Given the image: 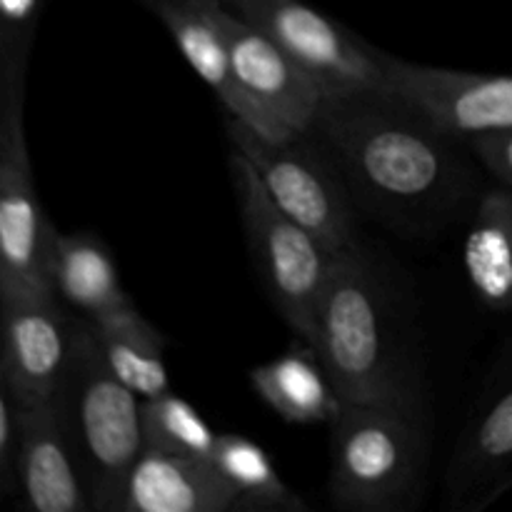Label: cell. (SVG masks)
Segmentation results:
<instances>
[{
  "instance_id": "9c48e42d",
  "label": "cell",
  "mask_w": 512,
  "mask_h": 512,
  "mask_svg": "<svg viewBox=\"0 0 512 512\" xmlns=\"http://www.w3.org/2000/svg\"><path fill=\"white\" fill-rule=\"evenodd\" d=\"M385 93L455 140L512 130V75L433 68L385 55Z\"/></svg>"
},
{
  "instance_id": "44dd1931",
  "label": "cell",
  "mask_w": 512,
  "mask_h": 512,
  "mask_svg": "<svg viewBox=\"0 0 512 512\" xmlns=\"http://www.w3.org/2000/svg\"><path fill=\"white\" fill-rule=\"evenodd\" d=\"M143 420L145 445L213 460L220 435L213 433L203 415L173 390L143 400Z\"/></svg>"
},
{
  "instance_id": "cb8c5ba5",
  "label": "cell",
  "mask_w": 512,
  "mask_h": 512,
  "mask_svg": "<svg viewBox=\"0 0 512 512\" xmlns=\"http://www.w3.org/2000/svg\"><path fill=\"white\" fill-rule=\"evenodd\" d=\"M140 3H143V5H148V8H153V5L158 3V0H140Z\"/></svg>"
},
{
  "instance_id": "7c38bea8",
  "label": "cell",
  "mask_w": 512,
  "mask_h": 512,
  "mask_svg": "<svg viewBox=\"0 0 512 512\" xmlns=\"http://www.w3.org/2000/svg\"><path fill=\"white\" fill-rule=\"evenodd\" d=\"M3 363L0 380L20 400H58L73 358L75 318L53 293H0Z\"/></svg>"
},
{
  "instance_id": "52a82bcc",
  "label": "cell",
  "mask_w": 512,
  "mask_h": 512,
  "mask_svg": "<svg viewBox=\"0 0 512 512\" xmlns=\"http://www.w3.org/2000/svg\"><path fill=\"white\" fill-rule=\"evenodd\" d=\"M240 18L273 38L325 98L385 93V53L368 48L343 25L303 0H223Z\"/></svg>"
},
{
  "instance_id": "7402d4cb",
  "label": "cell",
  "mask_w": 512,
  "mask_h": 512,
  "mask_svg": "<svg viewBox=\"0 0 512 512\" xmlns=\"http://www.w3.org/2000/svg\"><path fill=\"white\" fill-rule=\"evenodd\" d=\"M18 455H20V420L18 403L8 385L0 383V493H18Z\"/></svg>"
},
{
  "instance_id": "ba28073f",
  "label": "cell",
  "mask_w": 512,
  "mask_h": 512,
  "mask_svg": "<svg viewBox=\"0 0 512 512\" xmlns=\"http://www.w3.org/2000/svg\"><path fill=\"white\" fill-rule=\"evenodd\" d=\"M225 130L233 150L250 160L273 203L333 253L355 245L353 213L338 178L318 155L293 140H268L228 115Z\"/></svg>"
},
{
  "instance_id": "8992f818",
  "label": "cell",
  "mask_w": 512,
  "mask_h": 512,
  "mask_svg": "<svg viewBox=\"0 0 512 512\" xmlns=\"http://www.w3.org/2000/svg\"><path fill=\"white\" fill-rule=\"evenodd\" d=\"M25 68L28 63L0 65V293H53L48 248L55 228L45 218L30 168Z\"/></svg>"
},
{
  "instance_id": "3957f363",
  "label": "cell",
  "mask_w": 512,
  "mask_h": 512,
  "mask_svg": "<svg viewBox=\"0 0 512 512\" xmlns=\"http://www.w3.org/2000/svg\"><path fill=\"white\" fill-rule=\"evenodd\" d=\"M65 420L88 485L90 505L123 512L133 465L145 450L143 398L105 363L90 318L75 320L73 358L60 390Z\"/></svg>"
},
{
  "instance_id": "ffe728a7",
  "label": "cell",
  "mask_w": 512,
  "mask_h": 512,
  "mask_svg": "<svg viewBox=\"0 0 512 512\" xmlns=\"http://www.w3.org/2000/svg\"><path fill=\"white\" fill-rule=\"evenodd\" d=\"M220 473L235 488V512H305L308 503L285 485L268 453L250 438L223 433L213 455Z\"/></svg>"
},
{
  "instance_id": "e0dca14e",
  "label": "cell",
  "mask_w": 512,
  "mask_h": 512,
  "mask_svg": "<svg viewBox=\"0 0 512 512\" xmlns=\"http://www.w3.org/2000/svg\"><path fill=\"white\" fill-rule=\"evenodd\" d=\"M250 383L260 400L288 423H333L343 398L335 390L313 345L300 340L278 358L250 370Z\"/></svg>"
},
{
  "instance_id": "6da1fadb",
  "label": "cell",
  "mask_w": 512,
  "mask_h": 512,
  "mask_svg": "<svg viewBox=\"0 0 512 512\" xmlns=\"http://www.w3.org/2000/svg\"><path fill=\"white\" fill-rule=\"evenodd\" d=\"M315 128L363 198L393 215H435L463 193L448 133L388 93L325 98Z\"/></svg>"
},
{
  "instance_id": "2e32d148",
  "label": "cell",
  "mask_w": 512,
  "mask_h": 512,
  "mask_svg": "<svg viewBox=\"0 0 512 512\" xmlns=\"http://www.w3.org/2000/svg\"><path fill=\"white\" fill-rule=\"evenodd\" d=\"M48 283L55 298L83 318H98L130 305L110 248L85 230L68 235L55 230L48 248Z\"/></svg>"
},
{
  "instance_id": "7a4b0ae2",
  "label": "cell",
  "mask_w": 512,
  "mask_h": 512,
  "mask_svg": "<svg viewBox=\"0 0 512 512\" xmlns=\"http://www.w3.org/2000/svg\"><path fill=\"white\" fill-rule=\"evenodd\" d=\"M343 403L403 408L423 415L415 355L383 270L360 248L335 253L310 343Z\"/></svg>"
},
{
  "instance_id": "9a60e30c",
  "label": "cell",
  "mask_w": 512,
  "mask_h": 512,
  "mask_svg": "<svg viewBox=\"0 0 512 512\" xmlns=\"http://www.w3.org/2000/svg\"><path fill=\"white\" fill-rule=\"evenodd\" d=\"M235 503L215 460L145 445L130 470L123 512H235Z\"/></svg>"
},
{
  "instance_id": "8fae6325",
  "label": "cell",
  "mask_w": 512,
  "mask_h": 512,
  "mask_svg": "<svg viewBox=\"0 0 512 512\" xmlns=\"http://www.w3.org/2000/svg\"><path fill=\"white\" fill-rule=\"evenodd\" d=\"M210 13L228 43L235 78L250 100L290 138L313 130L325 103L323 88L273 38L223 0H210Z\"/></svg>"
},
{
  "instance_id": "30bf717a",
  "label": "cell",
  "mask_w": 512,
  "mask_h": 512,
  "mask_svg": "<svg viewBox=\"0 0 512 512\" xmlns=\"http://www.w3.org/2000/svg\"><path fill=\"white\" fill-rule=\"evenodd\" d=\"M512 490V330L448 468V505L478 512Z\"/></svg>"
},
{
  "instance_id": "ac0fdd59",
  "label": "cell",
  "mask_w": 512,
  "mask_h": 512,
  "mask_svg": "<svg viewBox=\"0 0 512 512\" xmlns=\"http://www.w3.org/2000/svg\"><path fill=\"white\" fill-rule=\"evenodd\" d=\"M463 265L480 303L512 310V190L495 188L480 198L463 243Z\"/></svg>"
},
{
  "instance_id": "5bb4252c",
  "label": "cell",
  "mask_w": 512,
  "mask_h": 512,
  "mask_svg": "<svg viewBox=\"0 0 512 512\" xmlns=\"http://www.w3.org/2000/svg\"><path fill=\"white\" fill-rule=\"evenodd\" d=\"M150 10L163 20L183 58L198 73V78L218 95L228 115L238 118L240 123L268 140H293L240 88L233 63H230L228 43L210 13V0H158Z\"/></svg>"
},
{
  "instance_id": "d6986e66",
  "label": "cell",
  "mask_w": 512,
  "mask_h": 512,
  "mask_svg": "<svg viewBox=\"0 0 512 512\" xmlns=\"http://www.w3.org/2000/svg\"><path fill=\"white\" fill-rule=\"evenodd\" d=\"M105 363L143 400L168 393L170 380L165 368V338L150 325L133 303L90 318Z\"/></svg>"
},
{
  "instance_id": "4fadbf2b",
  "label": "cell",
  "mask_w": 512,
  "mask_h": 512,
  "mask_svg": "<svg viewBox=\"0 0 512 512\" xmlns=\"http://www.w3.org/2000/svg\"><path fill=\"white\" fill-rule=\"evenodd\" d=\"M18 495L33 512L93 510L73 435L58 400H20Z\"/></svg>"
},
{
  "instance_id": "277c9868",
  "label": "cell",
  "mask_w": 512,
  "mask_h": 512,
  "mask_svg": "<svg viewBox=\"0 0 512 512\" xmlns=\"http://www.w3.org/2000/svg\"><path fill=\"white\" fill-rule=\"evenodd\" d=\"M428 463L423 415L343 403L330 423V500L360 512H398L420 493Z\"/></svg>"
},
{
  "instance_id": "603a6c76",
  "label": "cell",
  "mask_w": 512,
  "mask_h": 512,
  "mask_svg": "<svg viewBox=\"0 0 512 512\" xmlns=\"http://www.w3.org/2000/svg\"><path fill=\"white\" fill-rule=\"evenodd\" d=\"M470 145L485 168L503 183V188L512 190V130L483 135V138L470 140Z\"/></svg>"
},
{
  "instance_id": "5b68a950",
  "label": "cell",
  "mask_w": 512,
  "mask_h": 512,
  "mask_svg": "<svg viewBox=\"0 0 512 512\" xmlns=\"http://www.w3.org/2000/svg\"><path fill=\"white\" fill-rule=\"evenodd\" d=\"M230 173L260 280L285 323L310 343L335 253L273 203L258 170L238 150L230 153Z\"/></svg>"
}]
</instances>
